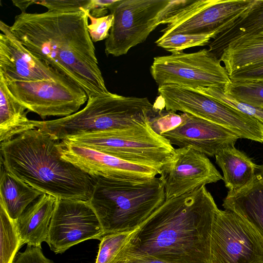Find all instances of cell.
<instances>
[{"instance_id":"cell-1","label":"cell","mask_w":263,"mask_h":263,"mask_svg":"<svg viewBox=\"0 0 263 263\" xmlns=\"http://www.w3.org/2000/svg\"><path fill=\"white\" fill-rule=\"evenodd\" d=\"M89 10L21 12L10 30L30 51L80 86L88 97L107 94L88 31Z\"/></svg>"},{"instance_id":"cell-2","label":"cell","mask_w":263,"mask_h":263,"mask_svg":"<svg viewBox=\"0 0 263 263\" xmlns=\"http://www.w3.org/2000/svg\"><path fill=\"white\" fill-rule=\"evenodd\" d=\"M219 210L205 185L165 199L123 249L168 263H210L212 231Z\"/></svg>"},{"instance_id":"cell-3","label":"cell","mask_w":263,"mask_h":263,"mask_svg":"<svg viewBox=\"0 0 263 263\" xmlns=\"http://www.w3.org/2000/svg\"><path fill=\"white\" fill-rule=\"evenodd\" d=\"M61 140L40 129L1 143V163L14 176L57 199L89 201L96 178L63 159Z\"/></svg>"},{"instance_id":"cell-4","label":"cell","mask_w":263,"mask_h":263,"mask_svg":"<svg viewBox=\"0 0 263 263\" xmlns=\"http://www.w3.org/2000/svg\"><path fill=\"white\" fill-rule=\"evenodd\" d=\"M156 111L146 97H125L110 92L88 97L86 106L63 118L41 121L40 128L59 140L101 132L138 133L151 126Z\"/></svg>"},{"instance_id":"cell-5","label":"cell","mask_w":263,"mask_h":263,"mask_svg":"<svg viewBox=\"0 0 263 263\" xmlns=\"http://www.w3.org/2000/svg\"><path fill=\"white\" fill-rule=\"evenodd\" d=\"M95 177L89 202L104 235L138 229L166 199L162 174L140 183Z\"/></svg>"},{"instance_id":"cell-6","label":"cell","mask_w":263,"mask_h":263,"mask_svg":"<svg viewBox=\"0 0 263 263\" xmlns=\"http://www.w3.org/2000/svg\"><path fill=\"white\" fill-rule=\"evenodd\" d=\"M190 1L118 0L109 9L114 16V22L105 42L106 54L119 57L127 54Z\"/></svg>"},{"instance_id":"cell-7","label":"cell","mask_w":263,"mask_h":263,"mask_svg":"<svg viewBox=\"0 0 263 263\" xmlns=\"http://www.w3.org/2000/svg\"><path fill=\"white\" fill-rule=\"evenodd\" d=\"M133 164L151 167L161 175L175 148L151 127L139 132H101L70 137L64 140Z\"/></svg>"},{"instance_id":"cell-8","label":"cell","mask_w":263,"mask_h":263,"mask_svg":"<svg viewBox=\"0 0 263 263\" xmlns=\"http://www.w3.org/2000/svg\"><path fill=\"white\" fill-rule=\"evenodd\" d=\"M150 72L158 87L171 84L191 89H223L231 81L219 59L205 48L192 53L180 51L156 57Z\"/></svg>"},{"instance_id":"cell-9","label":"cell","mask_w":263,"mask_h":263,"mask_svg":"<svg viewBox=\"0 0 263 263\" xmlns=\"http://www.w3.org/2000/svg\"><path fill=\"white\" fill-rule=\"evenodd\" d=\"M255 0H196L166 19L161 37L175 33L216 35L229 28Z\"/></svg>"},{"instance_id":"cell-10","label":"cell","mask_w":263,"mask_h":263,"mask_svg":"<svg viewBox=\"0 0 263 263\" xmlns=\"http://www.w3.org/2000/svg\"><path fill=\"white\" fill-rule=\"evenodd\" d=\"M167 111L188 114L219 125L240 138L247 136L253 125V117L215 101L196 90L176 84L158 87Z\"/></svg>"},{"instance_id":"cell-11","label":"cell","mask_w":263,"mask_h":263,"mask_svg":"<svg viewBox=\"0 0 263 263\" xmlns=\"http://www.w3.org/2000/svg\"><path fill=\"white\" fill-rule=\"evenodd\" d=\"M5 82L12 96L27 110L42 119L71 115L78 111L88 98L86 92L76 84L47 80Z\"/></svg>"},{"instance_id":"cell-12","label":"cell","mask_w":263,"mask_h":263,"mask_svg":"<svg viewBox=\"0 0 263 263\" xmlns=\"http://www.w3.org/2000/svg\"><path fill=\"white\" fill-rule=\"evenodd\" d=\"M210 263H263V249L258 237L233 211L219 209L216 216Z\"/></svg>"},{"instance_id":"cell-13","label":"cell","mask_w":263,"mask_h":263,"mask_svg":"<svg viewBox=\"0 0 263 263\" xmlns=\"http://www.w3.org/2000/svg\"><path fill=\"white\" fill-rule=\"evenodd\" d=\"M104 235L89 201L57 199L46 242L55 254L88 239Z\"/></svg>"},{"instance_id":"cell-14","label":"cell","mask_w":263,"mask_h":263,"mask_svg":"<svg viewBox=\"0 0 263 263\" xmlns=\"http://www.w3.org/2000/svg\"><path fill=\"white\" fill-rule=\"evenodd\" d=\"M61 157L91 176L133 183H143L159 175L152 168L126 161L87 147L61 140Z\"/></svg>"},{"instance_id":"cell-15","label":"cell","mask_w":263,"mask_h":263,"mask_svg":"<svg viewBox=\"0 0 263 263\" xmlns=\"http://www.w3.org/2000/svg\"><path fill=\"white\" fill-rule=\"evenodd\" d=\"M0 30V76L5 81L47 80L76 84L34 55L14 35L10 26L2 21Z\"/></svg>"},{"instance_id":"cell-16","label":"cell","mask_w":263,"mask_h":263,"mask_svg":"<svg viewBox=\"0 0 263 263\" xmlns=\"http://www.w3.org/2000/svg\"><path fill=\"white\" fill-rule=\"evenodd\" d=\"M162 174L164 177L166 199L189 193L223 178L207 156L190 147L175 148Z\"/></svg>"},{"instance_id":"cell-17","label":"cell","mask_w":263,"mask_h":263,"mask_svg":"<svg viewBox=\"0 0 263 263\" xmlns=\"http://www.w3.org/2000/svg\"><path fill=\"white\" fill-rule=\"evenodd\" d=\"M182 123L161 135L171 144L190 147L215 157L224 148L235 145L240 138L229 129L206 120L182 113Z\"/></svg>"},{"instance_id":"cell-18","label":"cell","mask_w":263,"mask_h":263,"mask_svg":"<svg viewBox=\"0 0 263 263\" xmlns=\"http://www.w3.org/2000/svg\"><path fill=\"white\" fill-rule=\"evenodd\" d=\"M222 206L237 214L248 224L263 249V165H257L249 185L237 191H228Z\"/></svg>"},{"instance_id":"cell-19","label":"cell","mask_w":263,"mask_h":263,"mask_svg":"<svg viewBox=\"0 0 263 263\" xmlns=\"http://www.w3.org/2000/svg\"><path fill=\"white\" fill-rule=\"evenodd\" d=\"M56 201L55 197L43 193L22 214L16 224L23 245L41 247L46 242Z\"/></svg>"},{"instance_id":"cell-20","label":"cell","mask_w":263,"mask_h":263,"mask_svg":"<svg viewBox=\"0 0 263 263\" xmlns=\"http://www.w3.org/2000/svg\"><path fill=\"white\" fill-rule=\"evenodd\" d=\"M10 92L0 76V141H9L28 130L39 129L41 121L30 120L29 111Z\"/></svg>"},{"instance_id":"cell-21","label":"cell","mask_w":263,"mask_h":263,"mask_svg":"<svg viewBox=\"0 0 263 263\" xmlns=\"http://www.w3.org/2000/svg\"><path fill=\"white\" fill-rule=\"evenodd\" d=\"M215 157L217 164L222 170V180L229 191H238L253 180L257 165L234 146L223 148Z\"/></svg>"},{"instance_id":"cell-22","label":"cell","mask_w":263,"mask_h":263,"mask_svg":"<svg viewBox=\"0 0 263 263\" xmlns=\"http://www.w3.org/2000/svg\"><path fill=\"white\" fill-rule=\"evenodd\" d=\"M263 30V0H255L229 28L218 34L208 44L209 50L219 59L231 43Z\"/></svg>"},{"instance_id":"cell-23","label":"cell","mask_w":263,"mask_h":263,"mask_svg":"<svg viewBox=\"0 0 263 263\" xmlns=\"http://www.w3.org/2000/svg\"><path fill=\"white\" fill-rule=\"evenodd\" d=\"M42 194L18 179L1 164L0 204L16 222L26 208Z\"/></svg>"},{"instance_id":"cell-24","label":"cell","mask_w":263,"mask_h":263,"mask_svg":"<svg viewBox=\"0 0 263 263\" xmlns=\"http://www.w3.org/2000/svg\"><path fill=\"white\" fill-rule=\"evenodd\" d=\"M219 60L229 76L243 66L263 61V30L231 43Z\"/></svg>"},{"instance_id":"cell-25","label":"cell","mask_w":263,"mask_h":263,"mask_svg":"<svg viewBox=\"0 0 263 263\" xmlns=\"http://www.w3.org/2000/svg\"><path fill=\"white\" fill-rule=\"evenodd\" d=\"M0 263H13L18 250L23 245L18 233L16 222L12 220L1 206Z\"/></svg>"},{"instance_id":"cell-26","label":"cell","mask_w":263,"mask_h":263,"mask_svg":"<svg viewBox=\"0 0 263 263\" xmlns=\"http://www.w3.org/2000/svg\"><path fill=\"white\" fill-rule=\"evenodd\" d=\"M223 89L236 99L263 109V81H231Z\"/></svg>"},{"instance_id":"cell-27","label":"cell","mask_w":263,"mask_h":263,"mask_svg":"<svg viewBox=\"0 0 263 263\" xmlns=\"http://www.w3.org/2000/svg\"><path fill=\"white\" fill-rule=\"evenodd\" d=\"M216 35L214 33L207 34H190L175 33L164 37H160L155 43L158 47L171 52L183 51V50L197 46L208 45Z\"/></svg>"},{"instance_id":"cell-28","label":"cell","mask_w":263,"mask_h":263,"mask_svg":"<svg viewBox=\"0 0 263 263\" xmlns=\"http://www.w3.org/2000/svg\"><path fill=\"white\" fill-rule=\"evenodd\" d=\"M238 111L252 116L263 124V109L241 102L224 92L223 89L215 87L192 89Z\"/></svg>"},{"instance_id":"cell-29","label":"cell","mask_w":263,"mask_h":263,"mask_svg":"<svg viewBox=\"0 0 263 263\" xmlns=\"http://www.w3.org/2000/svg\"><path fill=\"white\" fill-rule=\"evenodd\" d=\"M137 230L104 235L100 240L95 263H112Z\"/></svg>"},{"instance_id":"cell-30","label":"cell","mask_w":263,"mask_h":263,"mask_svg":"<svg viewBox=\"0 0 263 263\" xmlns=\"http://www.w3.org/2000/svg\"><path fill=\"white\" fill-rule=\"evenodd\" d=\"M87 15L90 23L88 25V31L93 42H97L107 39L109 35L114 22V16L111 14L101 17L92 16L88 11Z\"/></svg>"},{"instance_id":"cell-31","label":"cell","mask_w":263,"mask_h":263,"mask_svg":"<svg viewBox=\"0 0 263 263\" xmlns=\"http://www.w3.org/2000/svg\"><path fill=\"white\" fill-rule=\"evenodd\" d=\"M183 120L182 114L179 115L167 111V113L164 114L160 110L157 116L151 119L150 125L156 133L161 135L180 125Z\"/></svg>"},{"instance_id":"cell-32","label":"cell","mask_w":263,"mask_h":263,"mask_svg":"<svg viewBox=\"0 0 263 263\" xmlns=\"http://www.w3.org/2000/svg\"><path fill=\"white\" fill-rule=\"evenodd\" d=\"M229 76L234 82L263 81V61L243 66Z\"/></svg>"},{"instance_id":"cell-33","label":"cell","mask_w":263,"mask_h":263,"mask_svg":"<svg viewBox=\"0 0 263 263\" xmlns=\"http://www.w3.org/2000/svg\"><path fill=\"white\" fill-rule=\"evenodd\" d=\"M89 2V0H34V3L46 7L48 10L69 11L86 9Z\"/></svg>"},{"instance_id":"cell-34","label":"cell","mask_w":263,"mask_h":263,"mask_svg":"<svg viewBox=\"0 0 263 263\" xmlns=\"http://www.w3.org/2000/svg\"><path fill=\"white\" fill-rule=\"evenodd\" d=\"M13 263H54L43 254L41 247L27 245L26 250L18 253Z\"/></svg>"},{"instance_id":"cell-35","label":"cell","mask_w":263,"mask_h":263,"mask_svg":"<svg viewBox=\"0 0 263 263\" xmlns=\"http://www.w3.org/2000/svg\"><path fill=\"white\" fill-rule=\"evenodd\" d=\"M112 263H168L146 255L130 253L123 248Z\"/></svg>"},{"instance_id":"cell-36","label":"cell","mask_w":263,"mask_h":263,"mask_svg":"<svg viewBox=\"0 0 263 263\" xmlns=\"http://www.w3.org/2000/svg\"><path fill=\"white\" fill-rule=\"evenodd\" d=\"M118 0H89L86 8L89 10L90 14L95 17H101L106 15L108 10Z\"/></svg>"},{"instance_id":"cell-37","label":"cell","mask_w":263,"mask_h":263,"mask_svg":"<svg viewBox=\"0 0 263 263\" xmlns=\"http://www.w3.org/2000/svg\"><path fill=\"white\" fill-rule=\"evenodd\" d=\"M14 5L19 8L22 12H26V10L27 8L32 4H34V0L30 1H12Z\"/></svg>"}]
</instances>
